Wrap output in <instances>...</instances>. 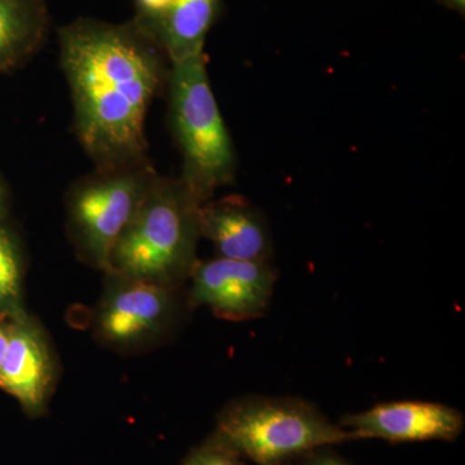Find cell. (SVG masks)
Here are the masks:
<instances>
[{
  "label": "cell",
  "mask_w": 465,
  "mask_h": 465,
  "mask_svg": "<svg viewBox=\"0 0 465 465\" xmlns=\"http://www.w3.org/2000/svg\"><path fill=\"white\" fill-rule=\"evenodd\" d=\"M159 50L137 26L82 20L61 30L76 134L104 173L145 157L146 114L164 75Z\"/></svg>",
  "instance_id": "1"
},
{
  "label": "cell",
  "mask_w": 465,
  "mask_h": 465,
  "mask_svg": "<svg viewBox=\"0 0 465 465\" xmlns=\"http://www.w3.org/2000/svg\"><path fill=\"white\" fill-rule=\"evenodd\" d=\"M200 206L182 179L155 174L139 210L116 241L109 273L179 289L198 262Z\"/></svg>",
  "instance_id": "2"
},
{
  "label": "cell",
  "mask_w": 465,
  "mask_h": 465,
  "mask_svg": "<svg viewBox=\"0 0 465 465\" xmlns=\"http://www.w3.org/2000/svg\"><path fill=\"white\" fill-rule=\"evenodd\" d=\"M215 437L259 465H281L318 449L356 440L308 401L264 396L246 397L226 407Z\"/></svg>",
  "instance_id": "3"
},
{
  "label": "cell",
  "mask_w": 465,
  "mask_h": 465,
  "mask_svg": "<svg viewBox=\"0 0 465 465\" xmlns=\"http://www.w3.org/2000/svg\"><path fill=\"white\" fill-rule=\"evenodd\" d=\"M171 65V119L183 152L182 182L202 204L232 182L234 149L211 90L203 54Z\"/></svg>",
  "instance_id": "4"
},
{
  "label": "cell",
  "mask_w": 465,
  "mask_h": 465,
  "mask_svg": "<svg viewBox=\"0 0 465 465\" xmlns=\"http://www.w3.org/2000/svg\"><path fill=\"white\" fill-rule=\"evenodd\" d=\"M154 177L148 167L106 171L72 193L70 228L76 246L92 265L109 273L116 241L139 210Z\"/></svg>",
  "instance_id": "5"
},
{
  "label": "cell",
  "mask_w": 465,
  "mask_h": 465,
  "mask_svg": "<svg viewBox=\"0 0 465 465\" xmlns=\"http://www.w3.org/2000/svg\"><path fill=\"white\" fill-rule=\"evenodd\" d=\"M108 274L96 316L100 341L116 351H137L163 338L176 321L177 290L149 281Z\"/></svg>",
  "instance_id": "6"
},
{
  "label": "cell",
  "mask_w": 465,
  "mask_h": 465,
  "mask_svg": "<svg viewBox=\"0 0 465 465\" xmlns=\"http://www.w3.org/2000/svg\"><path fill=\"white\" fill-rule=\"evenodd\" d=\"M191 280V307H207L223 320L242 322L264 316L277 275L271 262L217 258L198 262Z\"/></svg>",
  "instance_id": "7"
},
{
  "label": "cell",
  "mask_w": 465,
  "mask_h": 465,
  "mask_svg": "<svg viewBox=\"0 0 465 465\" xmlns=\"http://www.w3.org/2000/svg\"><path fill=\"white\" fill-rule=\"evenodd\" d=\"M341 428L356 440L379 439L391 443L455 440L464 430V415L454 407L430 401H394L366 411L347 414Z\"/></svg>",
  "instance_id": "8"
},
{
  "label": "cell",
  "mask_w": 465,
  "mask_h": 465,
  "mask_svg": "<svg viewBox=\"0 0 465 465\" xmlns=\"http://www.w3.org/2000/svg\"><path fill=\"white\" fill-rule=\"evenodd\" d=\"M54 378V361L45 332L27 314L12 321L0 388L14 396L27 414L45 411Z\"/></svg>",
  "instance_id": "9"
},
{
  "label": "cell",
  "mask_w": 465,
  "mask_h": 465,
  "mask_svg": "<svg viewBox=\"0 0 465 465\" xmlns=\"http://www.w3.org/2000/svg\"><path fill=\"white\" fill-rule=\"evenodd\" d=\"M198 228L201 237L213 242L219 258L271 262L273 246L264 217L242 198L202 203Z\"/></svg>",
  "instance_id": "10"
},
{
  "label": "cell",
  "mask_w": 465,
  "mask_h": 465,
  "mask_svg": "<svg viewBox=\"0 0 465 465\" xmlns=\"http://www.w3.org/2000/svg\"><path fill=\"white\" fill-rule=\"evenodd\" d=\"M219 8V0H170L166 11L145 26H137L171 64L203 54L204 41Z\"/></svg>",
  "instance_id": "11"
},
{
  "label": "cell",
  "mask_w": 465,
  "mask_h": 465,
  "mask_svg": "<svg viewBox=\"0 0 465 465\" xmlns=\"http://www.w3.org/2000/svg\"><path fill=\"white\" fill-rule=\"evenodd\" d=\"M43 32L45 12L35 0H0V72L20 65Z\"/></svg>",
  "instance_id": "12"
},
{
  "label": "cell",
  "mask_w": 465,
  "mask_h": 465,
  "mask_svg": "<svg viewBox=\"0 0 465 465\" xmlns=\"http://www.w3.org/2000/svg\"><path fill=\"white\" fill-rule=\"evenodd\" d=\"M23 304V256L16 237L0 219V320L25 316Z\"/></svg>",
  "instance_id": "13"
},
{
  "label": "cell",
  "mask_w": 465,
  "mask_h": 465,
  "mask_svg": "<svg viewBox=\"0 0 465 465\" xmlns=\"http://www.w3.org/2000/svg\"><path fill=\"white\" fill-rule=\"evenodd\" d=\"M183 465H243L240 455L213 437L206 445L194 450Z\"/></svg>",
  "instance_id": "14"
},
{
  "label": "cell",
  "mask_w": 465,
  "mask_h": 465,
  "mask_svg": "<svg viewBox=\"0 0 465 465\" xmlns=\"http://www.w3.org/2000/svg\"><path fill=\"white\" fill-rule=\"evenodd\" d=\"M136 5L139 11L137 26H145L166 11L170 0H136Z\"/></svg>",
  "instance_id": "15"
},
{
  "label": "cell",
  "mask_w": 465,
  "mask_h": 465,
  "mask_svg": "<svg viewBox=\"0 0 465 465\" xmlns=\"http://www.w3.org/2000/svg\"><path fill=\"white\" fill-rule=\"evenodd\" d=\"M307 458L305 465H351L335 452L324 450V448L309 452Z\"/></svg>",
  "instance_id": "16"
},
{
  "label": "cell",
  "mask_w": 465,
  "mask_h": 465,
  "mask_svg": "<svg viewBox=\"0 0 465 465\" xmlns=\"http://www.w3.org/2000/svg\"><path fill=\"white\" fill-rule=\"evenodd\" d=\"M12 321L0 320V371L7 351L9 336H11Z\"/></svg>",
  "instance_id": "17"
},
{
  "label": "cell",
  "mask_w": 465,
  "mask_h": 465,
  "mask_svg": "<svg viewBox=\"0 0 465 465\" xmlns=\"http://www.w3.org/2000/svg\"><path fill=\"white\" fill-rule=\"evenodd\" d=\"M5 201H7V197H5V186H3L2 182H0V219L5 215Z\"/></svg>",
  "instance_id": "18"
},
{
  "label": "cell",
  "mask_w": 465,
  "mask_h": 465,
  "mask_svg": "<svg viewBox=\"0 0 465 465\" xmlns=\"http://www.w3.org/2000/svg\"><path fill=\"white\" fill-rule=\"evenodd\" d=\"M443 2L448 3L451 7L458 8L459 11H464L465 0H443Z\"/></svg>",
  "instance_id": "19"
},
{
  "label": "cell",
  "mask_w": 465,
  "mask_h": 465,
  "mask_svg": "<svg viewBox=\"0 0 465 465\" xmlns=\"http://www.w3.org/2000/svg\"><path fill=\"white\" fill-rule=\"evenodd\" d=\"M281 465H283V464H281Z\"/></svg>",
  "instance_id": "20"
}]
</instances>
